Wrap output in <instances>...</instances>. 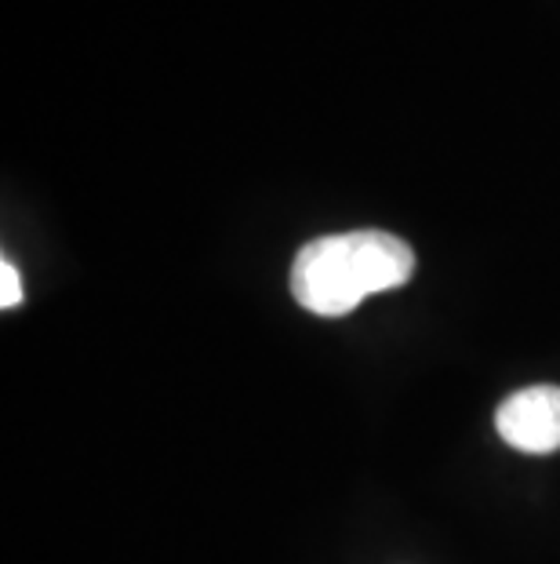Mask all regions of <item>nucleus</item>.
I'll use <instances>...</instances> for the list:
<instances>
[{"mask_svg": "<svg viewBox=\"0 0 560 564\" xmlns=\"http://www.w3.org/2000/svg\"><path fill=\"white\" fill-rule=\"evenodd\" d=\"M415 273V251L383 230L317 237L292 262L295 303L317 317H342L367 295L400 288Z\"/></svg>", "mask_w": 560, "mask_h": 564, "instance_id": "f257e3e1", "label": "nucleus"}, {"mask_svg": "<svg viewBox=\"0 0 560 564\" xmlns=\"http://www.w3.org/2000/svg\"><path fill=\"white\" fill-rule=\"evenodd\" d=\"M22 303V281H19V270L11 267V259L0 262V306L11 310Z\"/></svg>", "mask_w": 560, "mask_h": 564, "instance_id": "7ed1b4c3", "label": "nucleus"}, {"mask_svg": "<svg viewBox=\"0 0 560 564\" xmlns=\"http://www.w3.org/2000/svg\"><path fill=\"white\" fill-rule=\"evenodd\" d=\"M495 430L524 455H550L560 448V387H524L498 404Z\"/></svg>", "mask_w": 560, "mask_h": 564, "instance_id": "f03ea898", "label": "nucleus"}]
</instances>
